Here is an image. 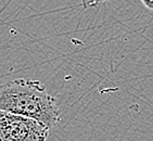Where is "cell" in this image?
<instances>
[{"instance_id": "obj_1", "label": "cell", "mask_w": 153, "mask_h": 141, "mask_svg": "<svg viewBox=\"0 0 153 141\" xmlns=\"http://www.w3.org/2000/svg\"><path fill=\"white\" fill-rule=\"evenodd\" d=\"M0 110L34 118L53 128L61 119L56 99L39 80L16 78L0 85Z\"/></svg>"}, {"instance_id": "obj_2", "label": "cell", "mask_w": 153, "mask_h": 141, "mask_svg": "<svg viewBox=\"0 0 153 141\" xmlns=\"http://www.w3.org/2000/svg\"><path fill=\"white\" fill-rule=\"evenodd\" d=\"M49 130L34 118L0 110V141H46Z\"/></svg>"}, {"instance_id": "obj_3", "label": "cell", "mask_w": 153, "mask_h": 141, "mask_svg": "<svg viewBox=\"0 0 153 141\" xmlns=\"http://www.w3.org/2000/svg\"><path fill=\"white\" fill-rule=\"evenodd\" d=\"M147 9L149 10H153V0H140Z\"/></svg>"}]
</instances>
